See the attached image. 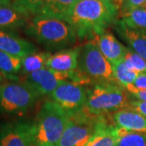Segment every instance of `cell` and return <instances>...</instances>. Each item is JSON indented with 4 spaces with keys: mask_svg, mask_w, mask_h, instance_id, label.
Instances as JSON below:
<instances>
[{
    "mask_svg": "<svg viewBox=\"0 0 146 146\" xmlns=\"http://www.w3.org/2000/svg\"><path fill=\"white\" fill-rule=\"evenodd\" d=\"M116 127L146 135V117L130 107L121 109L112 114Z\"/></svg>",
    "mask_w": 146,
    "mask_h": 146,
    "instance_id": "14",
    "label": "cell"
},
{
    "mask_svg": "<svg viewBox=\"0 0 146 146\" xmlns=\"http://www.w3.org/2000/svg\"><path fill=\"white\" fill-rule=\"evenodd\" d=\"M25 32L48 50H66L77 39L76 30L68 22L42 15L32 17L25 26Z\"/></svg>",
    "mask_w": 146,
    "mask_h": 146,
    "instance_id": "2",
    "label": "cell"
},
{
    "mask_svg": "<svg viewBox=\"0 0 146 146\" xmlns=\"http://www.w3.org/2000/svg\"><path fill=\"white\" fill-rule=\"evenodd\" d=\"M145 3L146 0H121L120 16L132 9L141 8Z\"/></svg>",
    "mask_w": 146,
    "mask_h": 146,
    "instance_id": "26",
    "label": "cell"
},
{
    "mask_svg": "<svg viewBox=\"0 0 146 146\" xmlns=\"http://www.w3.org/2000/svg\"><path fill=\"white\" fill-rule=\"evenodd\" d=\"M118 139V127L115 124L112 114L101 116L98 127L85 146H115Z\"/></svg>",
    "mask_w": 146,
    "mask_h": 146,
    "instance_id": "13",
    "label": "cell"
},
{
    "mask_svg": "<svg viewBox=\"0 0 146 146\" xmlns=\"http://www.w3.org/2000/svg\"><path fill=\"white\" fill-rule=\"evenodd\" d=\"M68 121V111L52 100L44 102L29 123L33 146H57Z\"/></svg>",
    "mask_w": 146,
    "mask_h": 146,
    "instance_id": "3",
    "label": "cell"
},
{
    "mask_svg": "<svg viewBox=\"0 0 146 146\" xmlns=\"http://www.w3.org/2000/svg\"><path fill=\"white\" fill-rule=\"evenodd\" d=\"M3 79H5L4 78V76H3V75L0 74V82H3Z\"/></svg>",
    "mask_w": 146,
    "mask_h": 146,
    "instance_id": "31",
    "label": "cell"
},
{
    "mask_svg": "<svg viewBox=\"0 0 146 146\" xmlns=\"http://www.w3.org/2000/svg\"><path fill=\"white\" fill-rule=\"evenodd\" d=\"M40 97L24 83L0 84V115H24L33 107Z\"/></svg>",
    "mask_w": 146,
    "mask_h": 146,
    "instance_id": "7",
    "label": "cell"
},
{
    "mask_svg": "<svg viewBox=\"0 0 146 146\" xmlns=\"http://www.w3.org/2000/svg\"><path fill=\"white\" fill-rule=\"evenodd\" d=\"M30 19L11 5L0 7V30L25 28Z\"/></svg>",
    "mask_w": 146,
    "mask_h": 146,
    "instance_id": "18",
    "label": "cell"
},
{
    "mask_svg": "<svg viewBox=\"0 0 146 146\" xmlns=\"http://www.w3.org/2000/svg\"><path fill=\"white\" fill-rule=\"evenodd\" d=\"M50 55V52H34L22 58V67L20 73L24 76L46 68L47 61Z\"/></svg>",
    "mask_w": 146,
    "mask_h": 146,
    "instance_id": "20",
    "label": "cell"
},
{
    "mask_svg": "<svg viewBox=\"0 0 146 146\" xmlns=\"http://www.w3.org/2000/svg\"><path fill=\"white\" fill-rule=\"evenodd\" d=\"M126 89L128 91V93L132 95L136 100H140L143 102H146V90H141L134 88L131 84H129L126 87Z\"/></svg>",
    "mask_w": 146,
    "mask_h": 146,
    "instance_id": "27",
    "label": "cell"
},
{
    "mask_svg": "<svg viewBox=\"0 0 146 146\" xmlns=\"http://www.w3.org/2000/svg\"><path fill=\"white\" fill-rule=\"evenodd\" d=\"M80 47L66 49L51 54L48 59L46 68L59 72H72L78 68Z\"/></svg>",
    "mask_w": 146,
    "mask_h": 146,
    "instance_id": "15",
    "label": "cell"
},
{
    "mask_svg": "<svg viewBox=\"0 0 146 146\" xmlns=\"http://www.w3.org/2000/svg\"><path fill=\"white\" fill-rule=\"evenodd\" d=\"M102 115H94L83 108L68 112L67 127L57 146H85L98 127Z\"/></svg>",
    "mask_w": 146,
    "mask_h": 146,
    "instance_id": "6",
    "label": "cell"
},
{
    "mask_svg": "<svg viewBox=\"0 0 146 146\" xmlns=\"http://www.w3.org/2000/svg\"><path fill=\"white\" fill-rule=\"evenodd\" d=\"M0 50L14 56L24 58L36 52V48L32 42L14 33L0 30Z\"/></svg>",
    "mask_w": 146,
    "mask_h": 146,
    "instance_id": "12",
    "label": "cell"
},
{
    "mask_svg": "<svg viewBox=\"0 0 146 146\" xmlns=\"http://www.w3.org/2000/svg\"><path fill=\"white\" fill-rule=\"evenodd\" d=\"M141 8H145V9H146V3H145V5L143 6V7H142Z\"/></svg>",
    "mask_w": 146,
    "mask_h": 146,
    "instance_id": "32",
    "label": "cell"
},
{
    "mask_svg": "<svg viewBox=\"0 0 146 146\" xmlns=\"http://www.w3.org/2000/svg\"><path fill=\"white\" fill-rule=\"evenodd\" d=\"M121 0H79L68 22L77 37H94L117 22Z\"/></svg>",
    "mask_w": 146,
    "mask_h": 146,
    "instance_id": "1",
    "label": "cell"
},
{
    "mask_svg": "<svg viewBox=\"0 0 146 146\" xmlns=\"http://www.w3.org/2000/svg\"><path fill=\"white\" fill-rule=\"evenodd\" d=\"M130 94L116 82H103L87 89L84 109L94 115H111L129 106Z\"/></svg>",
    "mask_w": 146,
    "mask_h": 146,
    "instance_id": "4",
    "label": "cell"
},
{
    "mask_svg": "<svg viewBox=\"0 0 146 146\" xmlns=\"http://www.w3.org/2000/svg\"><path fill=\"white\" fill-rule=\"evenodd\" d=\"M128 107L134 109L146 117V102L140 100H131Z\"/></svg>",
    "mask_w": 146,
    "mask_h": 146,
    "instance_id": "28",
    "label": "cell"
},
{
    "mask_svg": "<svg viewBox=\"0 0 146 146\" xmlns=\"http://www.w3.org/2000/svg\"><path fill=\"white\" fill-rule=\"evenodd\" d=\"M80 72L92 83L115 82L113 68L93 41L80 46L78 68Z\"/></svg>",
    "mask_w": 146,
    "mask_h": 146,
    "instance_id": "5",
    "label": "cell"
},
{
    "mask_svg": "<svg viewBox=\"0 0 146 146\" xmlns=\"http://www.w3.org/2000/svg\"><path fill=\"white\" fill-rule=\"evenodd\" d=\"M11 0H0V4L3 6H7L11 4Z\"/></svg>",
    "mask_w": 146,
    "mask_h": 146,
    "instance_id": "30",
    "label": "cell"
},
{
    "mask_svg": "<svg viewBox=\"0 0 146 146\" xmlns=\"http://www.w3.org/2000/svg\"><path fill=\"white\" fill-rule=\"evenodd\" d=\"M1 6H3V5H1V4H0V7H1Z\"/></svg>",
    "mask_w": 146,
    "mask_h": 146,
    "instance_id": "34",
    "label": "cell"
},
{
    "mask_svg": "<svg viewBox=\"0 0 146 146\" xmlns=\"http://www.w3.org/2000/svg\"><path fill=\"white\" fill-rule=\"evenodd\" d=\"M120 22L128 28L146 31V9L136 8L121 15Z\"/></svg>",
    "mask_w": 146,
    "mask_h": 146,
    "instance_id": "22",
    "label": "cell"
},
{
    "mask_svg": "<svg viewBox=\"0 0 146 146\" xmlns=\"http://www.w3.org/2000/svg\"><path fill=\"white\" fill-rule=\"evenodd\" d=\"M116 30L131 50L146 60V31L128 28L119 21L116 22Z\"/></svg>",
    "mask_w": 146,
    "mask_h": 146,
    "instance_id": "16",
    "label": "cell"
},
{
    "mask_svg": "<svg viewBox=\"0 0 146 146\" xmlns=\"http://www.w3.org/2000/svg\"><path fill=\"white\" fill-rule=\"evenodd\" d=\"M131 85L137 89L146 90V74H139Z\"/></svg>",
    "mask_w": 146,
    "mask_h": 146,
    "instance_id": "29",
    "label": "cell"
},
{
    "mask_svg": "<svg viewBox=\"0 0 146 146\" xmlns=\"http://www.w3.org/2000/svg\"><path fill=\"white\" fill-rule=\"evenodd\" d=\"M92 41L98 46L100 51L110 64L123 59L127 48L125 47L111 33L105 31L95 36Z\"/></svg>",
    "mask_w": 146,
    "mask_h": 146,
    "instance_id": "11",
    "label": "cell"
},
{
    "mask_svg": "<svg viewBox=\"0 0 146 146\" xmlns=\"http://www.w3.org/2000/svg\"><path fill=\"white\" fill-rule=\"evenodd\" d=\"M22 58L11 55L0 50V71L5 79L18 81L16 74L21 72Z\"/></svg>",
    "mask_w": 146,
    "mask_h": 146,
    "instance_id": "19",
    "label": "cell"
},
{
    "mask_svg": "<svg viewBox=\"0 0 146 146\" xmlns=\"http://www.w3.org/2000/svg\"><path fill=\"white\" fill-rule=\"evenodd\" d=\"M111 66L113 68L115 81L124 88L129 84H133L139 75L138 72L127 68L124 63L123 59L111 63Z\"/></svg>",
    "mask_w": 146,
    "mask_h": 146,
    "instance_id": "21",
    "label": "cell"
},
{
    "mask_svg": "<svg viewBox=\"0 0 146 146\" xmlns=\"http://www.w3.org/2000/svg\"><path fill=\"white\" fill-rule=\"evenodd\" d=\"M0 74H1V75H3V74H2V72H1V71H0Z\"/></svg>",
    "mask_w": 146,
    "mask_h": 146,
    "instance_id": "33",
    "label": "cell"
},
{
    "mask_svg": "<svg viewBox=\"0 0 146 146\" xmlns=\"http://www.w3.org/2000/svg\"><path fill=\"white\" fill-rule=\"evenodd\" d=\"M87 86L72 81H63L50 95V100L68 112L83 109L87 98Z\"/></svg>",
    "mask_w": 146,
    "mask_h": 146,
    "instance_id": "9",
    "label": "cell"
},
{
    "mask_svg": "<svg viewBox=\"0 0 146 146\" xmlns=\"http://www.w3.org/2000/svg\"><path fill=\"white\" fill-rule=\"evenodd\" d=\"M46 0H11L10 5L25 16L32 18L39 14Z\"/></svg>",
    "mask_w": 146,
    "mask_h": 146,
    "instance_id": "24",
    "label": "cell"
},
{
    "mask_svg": "<svg viewBox=\"0 0 146 146\" xmlns=\"http://www.w3.org/2000/svg\"><path fill=\"white\" fill-rule=\"evenodd\" d=\"M78 1L79 0H46L38 15L52 17L67 22L74 7Z\"/></svg>",
    "mask_w": 146,
    "mask_h": 146,
    "instance_id": "17",
    "label": "cell"
},
{
    "mask_svg": "<svg viewBox=\"0 0 146 146\" xmlns=\"http://www.w3.org/2000/svg\"><path fill=\"white\" fill-rule=\"evenodd\" d=\"M72 78L73 72H59L48 68H44L27 76H24L21 83L29 85L40 96H50L62 82H72Z\"/></svg>",
    "mask_w": 146,
    "mask_h": 146,
    "instance_id": "8",
    "label": "cell"
},
{
    "mask_svg": "<svg viewBox=\"0 0 146 146\" xmlns=\"http://www.w3.org/2000/svg\"><path fill=\"white\" fill-rule=\"evenodd\" d=\"M115 146H146V135L118 127V139Z\"/></svg>",
    "mask_w": 146,
    "mask_h": 146,
    "instance_id": "23",
    "label": "cell"
},
{
    "mask_svg": "<svg viewBox=\"0 0 146 146\" xmlns=\"http://www.w3.org/2000/svg\"><path fill=\"white\" fill-rule=\"evenodd\" d=\"M123 61L128 68L139 74H146V60L130 48H127Z\"/></svg>",
    "mask_w": 146,
    "mask_h": 146,
    "instance_id": "25",
    "label": "cell"
},
{
    "mask_svg": "<svg viewBox=\"0 0 146 146\" xmlns=\"http://www.w3.org/2000/svg\"><path fill=\"white\" fill-rule=\"evenodd\" d=\"M0 146H33L29 123L7 121L1 123Z\"/></svg>",
    "mask_w": 146,
    "mask_h": 146,
    "instance_id": "10",
    "label": "cell"
}]
</instances>
